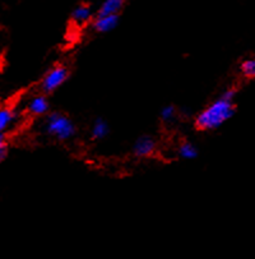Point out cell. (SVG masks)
<instances>
[{
	"mask_svg": "<svg viewBox=\"0 0 255 259\" xmlns=\"http://www.w3.org/2000/svg\"><path fill=\"white\" fill-rule=\"evenodd\" d=\"M9 152L8 141H7V136H0V162H3L7 158Z\"/></svg>",
	"mask_w": 255,
	"mask_h": 259,
	"instance_id": "obj_14",
	"label": "cell"
},
{
	"mask_svg": "<svg viewBox=\"0 0 255 259\" xmlns=\"http://www.w3.org/2000/svg\"><path fill=\"white\" fill-rule=\"evenodd\" d=\"M42 131L49 138L59 143H67L72 141L78 133L74 120L61 111H51L44 118Z\"/></svg>",
	"mask_w": 255,
	"mask_h": 259,
	"instance_id": "obj_2",
	"label": "cell"
},
{
	"mask_svg": "<svg viewBox=\"0 0 255 259\" xmlns=\"http://www.w3.org/2000/svg\"><path fill=\"white\" fill-rule=\"evenodd\" d=\"M176 155L179 158L185 161H193L199 156V150H198L197 145L190 141H183L179 143L178 148H176Z\"/></svg>",
	"mask_w": 255,
	"mask_h": 259,
	"instance_id": "obj_11",
	"label": "cell"
},
{
	"mask_svg": "<svg viewBox=\"0 0 255 259\" xmlns=\"http://www.w3.org/2000/svg\"><path fill=\"white\" fill-rule=\"evenodd\" d=\"M159 119L165 124H171L178 119V109L174 105H166L159 111Z\"/></svg>",
	"mask_w": 255,
	"mask_h": 259,
	"instance_id": "obj_12",
	"label": "cell"
},
{
	"mask_svg": "<svg viewBox=\"0 0 255 259\" xmlns=\"http://www.w3.org/2000/svg\"><path fill=\"white\" fill-rule=\"evenodd\" d=\"M21 119V112L16 107H0V136H7V133L13 131L19 124Z\"/></svg>",
	"mask_w": 255,
	"mask_h": 259,
	"instance_id": "obj_6",
	"label": "cell"
},
{
	"mask_svg": "<svg viewBox=\"0 0 255 259\" xmlns=\"http://www.w3.org/2000/svg\"><path fill=\"white\" fill-rule=\"evenodd\" d=\"M120 23V16L109 17H95L91 23V30L95 33H109L116 30Z\"/></svg>",
	"mask_w": 255,
	"mask_h": 259,
	"instance_id": "obj_8",
	"label": "cell"
},
{
	"mask_svg": "<svg viewBox=\"0 0 255 259\" xmlns=\"http://www.w3.org/2000/svg\"><path fill=\"white\" fill-rule=\"evenodd\" d=\"M237 91L235 89H227L204 109L200 110L193 119L194 128L198 132H215L225 125L234 118L236 112L235 97Z\"/></svg>",
	"mask_w": 255,
	"mask_h": 259,
	"instance_id": "obj_1",
	"label": "cell"
},
{
	"mask_svg": "<svg viewBox=\"0 0 255 259\" xmlns=\"http://www.w3.org/2000/svg\"><path fill=\"white\" fill-rule=\"evenodd\" d=\"M124 8V0H104L99 8H96V17L120 16Z\"/></svg>",
	"mask_w": 255,
	"mask_h": 259,
	"instance_id": "obj_9",
	"label": "cell"
},
{
	"mask_svg": "<svg viewBox=\"0 0 255 259\" xmlns=\"http://www.w3.org/2000/svg\"><path fill=\"white\" fill-rule=\"evenodd\" d=\"M70 77V70L67 65L55 64L46 70L45 74L38 83V90L41 94L50 96L63 87Z\"/></svg>",
	"mask_w": 255,
	"mask_h": 259,
	"instance_id": "obj_3",
	"label": "cell"
},
{
	"mask_svg": "<svg viewBox=\"0 0 255 259\" xmlns=\"http://www.w3.org/2000/svg\"><path fill=\"white\" fill-rule=\"evenodd\" d=\"M96 17V9L90 3H79L73 8L70 13V22L75 27H87L91 26Z\"/></svg>",
	"mask_w": 255,
	"mask_h": 259,
	"instance_id": "obj_5",
	"label": "cell"
},
{
	"mask_svg": "<svg viewBox=\"0 0 255 259\" xmlns=\"http://www.w3.org/2000/svg\"><path fill=\"white\" fill-rule=\"evenodd\" d=\"M24 112L31 118H45L51 112V104L49 96L37 92L27 99L24 104Z\"/></svg>",
	"mask_w": 255,
	"mask_h": 259,
	"instance_id": "obj_4",
	"label": "cell"
},
{
	"mask_svg": "<svg viewBox=\"0 0 255 259\" xmlns=\"http://www.w3.org/2000/svg\"><path fill=\"white\" fill-rule=\"evenodd\" d=\"M110 134V125L104 118H96L90 129V137L92 141H104Z\"/></svg>",
	"mask_w": 255,
	"mask_h": 259,
	"instance_id": "obj_10",
	"label": "cell"
},
{
	"mask_svg": "<svg viewBox=\"0 0 255 259\" xmlns=\"http://www.w3.org/2000/svg\"><path fill=\"white\" fill-rule=\"evenodd\" d=\"M240 72L245 78H255V59H246L240 64Z\"/></svg>",
	"mask_w": 255,
	"mask_h": 259,
	"instance_id": "obj_13",
	"label": "cell"
},
{
	"mask_svg": "<svg viewBox=\"0 0 255 259\" xmlns=\"http://www.w3.org/2000/svg\"><path fill=\"white\" fill-rule=\"evenodd\" d=\"M132 152L138 158H148L157 152V141L152 136H141L136 139Z\"/></svg>",
	"mask_w": 255,
	"mask_h": 259,
	"instance_id": "obj_7",
	"label": "cell"
}]
</instances>
